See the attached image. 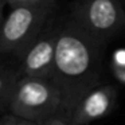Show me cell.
I'll list each match as a JSON object with an SVG mask.
<instances>
[{
	"mask_svg": "<svg viewBox=\"0 0 125 125\" xmlns=\"http://www.w3.org/2000/svg\"><path fill=\"white\" fill-rule=\"evenodd\" d=\"M69 19L87 36L105 46L125 32V8L121 0H78Z\"/></svg>",
	"mask_w": 125,
	"mask_h": 125,
	"instance_id": "obj_4",
	"label": "cell"
},
{
	"mask_svg": "<svg viewBox=\"0 0 125 125\" xmlns=\"http://www.w3.org/2000/svg\"><path fill=\"white\" fill-rule=\"evenodd\" d=\"M50 20L35 41L20 55V77L51 78L54 71L55 49L59 26H54Z\"/></svg>",
	"mask_w": 125,
	"mask_h": 125,
	"instance_id": "obj_5",
	"label": "cell"
},
{
	"mask_svg": "<svg viewBox=\"0 0 125 125\" xmlns=\"http://www.w3.org/2000/svg\"><path fill=\"white\" fill-rule=\"evenodd\" d=\"M118 93L116 86L108 82H98L90 87L77 102L67 121L70 125H89L109 116L117 106Z\"/></svg>",
	"mask_w": 125,
	"mask_h": 125,
	"instance_id": "obj_6",
	"label": "cell"
},
{
	"mask_svg": "<svg viewBox=\"0 0 125 125\" xmlns=\"http://www.w3.org/2000/svg\"><path fill=\"white\" fill-rule=\"evenodd\" d=\"M112 63L117 66H125V49L116 50L113 58H112Z\"/></svg>",
	"mask_w": 125,
	"mask_h": 125,
	"instance_id": "obj_11",
	"label": "cell"
},
{
	"mask_svg": "<svg viewBox=\"0 0 125 125\" xmlns=\"http://www.w3.org/2000/svg\"><path fill=\"white\" fill-rule=\"evenodd\" d=\"M121 1H122V3H124V4H125V0H121Z\"/></svg>",
	"mask_w": 125,
	"mask_h": 125,
	"instance_id": "obj_14",
	"label": "cell"
},
{
	"mask_svg": "<svg viewBox=\"0 0 125 125\" xmlns=\"http://www.w3.org/2000/svg\"><path fill=\"white\" fill-rule=\"evenodd\" d=\"M41 125H70V124L62 116H52L50 118H47L46 121H43Z\"/></svg>",
	"mask_w": 125,
	"mask_h": 125,
	"instance_id": "obj_12",
	"label": "cell"
},
{
	"mask_svg": "<svg viewBox=\"0 0 125 125\" xmlns=\"http://www.w3.org/2000/svg\"><path fill=\"white\" fill-rule=\"evenodd\" d=\"M0 125H41V124L27 118H23V117L15 116L12 113H8L0 117Z\"/></svg>",
	"mask_w": 125,
	"mask_h": 125,
	"instance_id": "obj_8",
	"label": "cell"
},
{
	"mask_svg": "<svg viewBox=\"0 0 125 125\" xmlns=\"http://www.w3.org/2000/svg\"><path fill=\"white\" fill-rule=\"evenodd\" d=\"M10 7L22 6V4H43V3H57L58 0H6Z\"/></svg>",
	"mask_w": 125,
	"mask_h": 125,
	"instance_id": "obj_9",
	"label": "cell"
},
{
	"mask_svg": "<svg viewBox=\"0 0 125 125\" xmlns=\"http://www.w3.org/2000/svg\"><path fill=\"white\" fill-rule=\"evenodd\" d=\"M6 6H8L6 0H0V24L4 19V8H6Z\"/></svg>",
	"mask_w": 125,
	"mask_h": 125,
	"instance_id": "obj_13",
	"label": "cell"
},
{
	"mask_svg": "<svg viewBox=\"0 0 125 125\" xmlns=\"http://www.w3.org/2000/svg\"><path fill=\"white\" fill-rule=\"evenodd\" d=\"M110 70L113 77L120 82L121 85H125V66H117V65H110Z\"/></svg>",
	"mask_w": 125,
	"mask_h": 125,
	"instance_id": "obj_10",
	"label": "cell"
},
{
	"mask_svg": "<svg viewBox=\"0 0 125 125\" xmlns=\"http://www.w3.org/2000/svg\"><path fill=\"white\" fill-rule=\"evenodd\" d=\"M104 50L70 19L59 26L51 79L62 95V114L67 120L79 98L102 81Z\"/></svg>",
	"mask_w": 125,
	"mask_h": 125,
	"instance_id": "obj_1",
	"label": "cell"
},
{
	"mask_svg": "<svg viewBox=\"0 0 125 125\" xmlns=\"http://www.w3.org/2000/svg\"><path fill=\"white\" fill-rule=\"evenodd\" d=\"M8 113L42 124L62 114V95L51 78L19 77L8 102Z\"/></svg>",
	"mask_w": 125,
	"mask_h": 125,
	"instance_id": "obj_2",
	"label": "cell"
},
{
	"mask_svg": "<svg viewBox=\"0 0 125 125\" xmlns=\"http://www.w3.org/2000/svg\"><path fill=\"white\" fill-rule=\"evenodd\" d=\"M57 3L11 7L0 24V54L20 57L51 20Z\"/></svg>",
	"mask_w": 125,
	"mask_h": 125,
	"instance_id": "obj_3",
	"label": "cell"
},
{
	"mask_svg": "<svg viewBox=\"0 0 125 125\" xmlns=\"http://www.w3.org/2000/svg\"><path fill=\"white\" fill-rule=\"evenodd\" d=\"M19 77H20L19 70L7 69V67L0 69V105H4L7 108L10 94H11Z\"/></svg>",
	"mask_w": 125,
	"mask_h": 125,
	"instance_id": "obj_7",
	"label": "cell"
}]
</instances>
